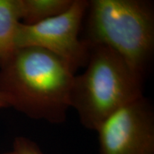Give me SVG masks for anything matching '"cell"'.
<instances>
[{"label": "cell", "instance_id": "cell-1", "mask_svg": "<svg viewBox=\"0 0 154 154\" xmlns=\"http://www.w3.org/2000/svg\"><path fill=\"white\" fill-rule=\"evenodd\" d=\"M74 74L66 61L47 50L19 48L0 68V94L29 118L62 124Z\"/></svg>", "mask_w": 154, "mask_h": 154}, {"label": "cell", "instance_id": "cell-2", "mask_svg": "<svg viewBox=\"0 0 154 154\" xmlns=\"http://www.w3.org/2000/svg\"><path fill=\"white\" fill-rule=\"evenodd\" d=\"M84 40L109 47L140 77L154 57V6L148 0H91L84 17Z\"/></svg>", "mask_w": 154, "mask_h": 154}, {"label": "cell", "instance_id": "cell-3", "mask_svg": "<svg viewBox=\"0 0 154 154\" xmlns=\"http://www.w3.org/2000/svg\"><path fill=\"white\" fill-rule=\"evenodd\" d=\"M88 46L85 71L74 76L69 103L82 126L96 131L116 111L143 95L145 80L113 50Z\"/></svg>", "mask_w": 154, "mask_h": 154}, {"label": "cell", "instance_id": "cell-4", "mask_svg": "<svg viewBox=\"0 0 154 154\" xmlns=\"http://www.w3.org/2000/svg\"><path fill=\"white\" fill-rule=\"evenodd\" d=\"M88 1L74 0L62 14L33 25L19 24L15 36L16 49L35 47L46 49L61 57L76 72L85 67L88 46L82 39L83 22Z\"/></svg>", "mask_w": 154, "mask_h": 154}, {"label": "cell", "instance_id": "cell-5", "mask_svg": "<svg viewBox=\"0 0 154 154\" xmlns=\"http://www.w3.org/2000/svg\"><path fill=\"white\" fill-rule=\"evenodd\" d=\"M99 154H154V110L143 95L116 111L98 130Z\"/></svg>", "mask_w": 154, "mask_h": 154}, {"label": "cell", "instance_id": "cell-6", "mask_svg": "<svg viewBox=\"0 0 154 154\" xmlns=\"http://www.w3.org/2000/svg\"><path fill=\"white\" fill-rule=\"evenodd\" d=\"M21 22L20 0H0V68L17 49L14 39Z\"/></svg>", "mask_w": 154, "mask_h": 154}, {"label": "cell", "instance_id": "cell-7", "mask_svg": "<svg viewBox=\"0 0 154 154\" xmlns=\"http://www.w3.org/2000/svg\"><path fill=\"white\" fill-rule=\"evenodd\" d=\"M74 0H20L22 23L33 25L62 14Z\"/></svg>", "mask_w": 154, "mask_h": 154}, {"label": "cell", "instance_id": "cell-8", "mask_svg": "<svg viewBox=\"0 0 154 154\" xmlns=\"http://www.w3.org/2000/svg\"><path fill=\"white\" fill-rule=\"evenodd\" d=\"M13 152L14 154H44L37 143L24 136L15 138Z\"/></svg>", "mask_w": 154, "mask_h": 154}, {"label": "cell", "instance_id": "cell-9", "mask_svg": "<svg viewBox=\"0 0 154 154\" xmlns=\"http://www.w3.org/2000/svg\"><path fill=\"white\" fill-rule=\"evenodd\" d=\"M9 106L8 100L5 96L0 94V108H7Z\"/></svg>", "mask_w": 154, "mask_h": 154}, {"label": "cell", "instance_id": "cell-10", "mask_svg": "<svg viewBox=\"0 0 154 154\" xmlns=\"http://www.w3.org/2000/svg\"><path fill=\"white\" fill-rule=\"evenodd\" d=\"M0 154H14V153L13 152V151H9V152H6V153H0Z\"/></svg>", "mask_w": 154, "mask_h": 154}]
</instances>
